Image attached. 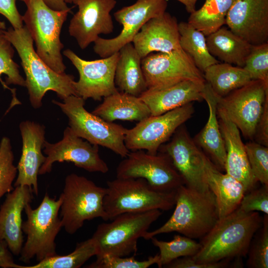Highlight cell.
Segmentation results:
<instances>
[{
	"label": "cell",
	"mask_w": 268,
	"mask_h": 268,
	"mask_svg": "<svg viewBox=\"0 0 268 268\" xmlns=\"http://www.w3.org/2000/svg\"><path fill=\"white\" fill-rule=\"evenodd\" d=\"M97 253L96 244L91 237L77 243L75 249L67 255L57 254L32 266L18 265L17 268H79L90 258L96 256Z\"/></svg>",
	"instance_id": "33"
},
{
	"label": "cell",
	"mask_w": 268,
	"mask_h": 268,
	"mask_svg": "<svg viewBox=\"0 0 268 268\" xmlns=\"http://www.w3.org/2000/svg\"><path fill=\"white\" fill-rule=\"evenodd\" d=\"M214 95L217 107L226 113L246 138L254 139L268 96V85L261 80H252L224 97Z\"/></svg>",
	"instance_id": "12"
},
{
	"label": "cell",
	"mask_w": 268,
	"mask_h": 268,
	"mask_svg": "<svg viewBox=\"0 0 268 268\" xmlns=\"http://www.w3.org/2000/svg\"><path fill=\"white\" fill-rule=\"evenodd\" d=\"M78 10L70 21L68 32L83 50L94 42L100 34L111 33L114 25L111 12L116 0H75Z\"/></svg>",
	"instance_id": "18"
},
{
	"label": "cell",
	"mask_w": 268,
	"mask_h": 268,
	"mask_svg": "<svg viewBox=\"0 0 268 268\" xmlns=\"http://www.w3.org/2000/svg\"><path fill=\"white\" fill-rule=\"evenodd\" d=\"M195 112L192 103L157 116H150L127 129L125 143L130 150H145L156 154L176 130L190 119Z\"/></svg>",
	"instance_id": "11"
},
{
	"label": "cell",
	"mask_w": 268,
	"mask_h": 268,
	"mask_svg": "<svg viewBox=\"0 0 268 268\" xmlns=\"http://www.w3.org/2000/svg\"><path fill=\"white\" fill-rule=\"evenodd\" d=\"M204 168L208 186L215 197L219 219L222 218L239 206L245 194L244 187L230 175L222 173L205 154Z\"/></svg>",
	"instance_id": "25"
},
{
	"label": "cell",
	"mask_w": 268,
	"mask_h": 268,
	"mask_svg": "<svg viewBox=\"0 0 268 268\" xmlns=\"http://www.w3.org/2000/svg\"><path fill=\"white\" fill-rule=\"evenodd\" d=\"M52 102L67 117L69 127L79 137L91 144L107 148L123 158L129 153L125 143L127 129L88 112L82 98L70 95L63 102L55 100Z\"/></svg>",
	"instance_id": "8"
},
{
	"label": "cell",
	"mask_w": 268,
	"mask_h": 268,
	"mask_svg": "<svg viewBox=\"0 0 268 268\" xmlns=\"http://www.w3.org/2000/svg\"><path fill=\"white\" fill-rule=\"evenodd\" d=\"M236 0H205L199 9L190 14L188 22L205 36L225 24L227 14Z\"/></svg>",
	"instance_id": "31"
},
{
	"label": "cell",
	"mask_w": 268,
	"mask_h": 268,
	"mask_svg": "<svg viewBox=\"0 0 268 268\" xmlns=\"http://www.w3.org/2000/svg\"><path fill=\"white\" fill-rule=\"evenodd\" d=\"M185 5L186 11L192 13L196 10V4L198 0H176Z\"/></svg>",
	"instance_id": "47"
},
{
	"label": "cell",
	"mask_w": 268,
	"mask_h": 268,
	"mask_svg": "<svg viewBox=\"0 0 268 268\" xmlns=\"http://www.w3.org/2000/svg\"><path fill=\"white\" fill-rule=\"evenodd\" d=\"M217 114L226 152L225 171L243 184L246 193L256 188L258 182L251 170L240 132L226 113L217 107Z\"/></svg>",
	"instance_id": "22"
},
{
	"label": "cell",
	"mask_w": 268,
	"mask_h": 268,
	"mask_svg": "<svg viewBox=\"0 0 268 268\" xmlns=\"http://www.w3.org/2000/svg\"><path fill=\"white\" fill-rule=\"evenodd\" d=\"M6 26L3 21H0V34L3 33V31L5 30Z\"/></svg>",
	"instance_id": "48"
},
{
	"label": "cell",
	"mask_w": 268,
	"mask_h": 268,
	"mask_svg": "<svg viewBox=\"0 0 268 268\" xmlns=\"http://www.w3.org/2000/svg\"><path fill=\"white\" fill-rule=\"evenodd\" d=\"M159 255L149 257L147 260L138 261L134 257H119L105 255L96 258L94 262L87 266L88 268H147L159 264Z\"/></svg>",
	"instance_id": "40"
},
{
	"label": "cell",
	"mask_w": 268,
	"mask_h": 268,
	"mask_svg": "<svg viewBox=\"0 0 268 268\" xmlns=\"http://www.w3.org/2000/svg\"><path fill=\"white\" fill-rule=\"evenodd\" d=\"M63 54L78 72L79 79L74 84L77 96L85 100L91 98L100 101L119 91L115 83L119 52L93 61L84 60L70 49L65 50Z\"/></svg>",
	"instance_id": "16"
},
{
	"label": "cell",
	"mask_w": 268,
	"mask_h": 268,
	"mask_svg": "<svg viewBox=\"0 0 268 268\" xmlns=\"http://www.w3.org/2000/svg\"><path fill=\"white\" fill-rule=\"evenodd\" d=\"M203 73L205 82L218 97H224L252 80L243 67L225 63L213 64Z\"/></svg>",
	"instance_id": "30"
},
{
	"label": "cell",
	"mask_w": 268,
	"mask_h": 268,
	"mask_svg": "<svg viewBox=\"0 0 268 268\" xmlns=\"http://www.w3.org/2000/svg\"><path fill=\"white\" fill-rule=\"evenodd\" d=\"M147 89L164 88L185 80L205 82L203 72L182 49L150 53L141 59Z\"/></svg>",
	"instance_id": "13"
},
{
	"label": "cell",
	"mask_w": 268,
	"mask_h": 268,
	"mask_svg": "<svg viewBox=\"0 0 268 268\" xmlns=\"http://www.w3.org/2000/svg\"><path fill=\"white\" fill-rule=\"evenodd\" d=\"M247 255L248 268H268V214H265L261 226L252 238Z\"/></svg>",
	"instance_id": "36"
},
{
	"label": "cell",
	"mask_w": 268,
	"mask_h": 268,
	"mask_svg": "<svg viewBox=\"0 0 268 268\" xmlns=\"http://www.w3.org/2000/svg\"><path fill=\"white\" fill-rule=\"evenodd\" d=\"M75 0H64L65 2L66 3H74V2L75 1Z\"/></svg>",
	"instance_id": "49"
},
{
	"label": "cell",
	"mask_w": 268,
	"mask_h": 268,
	"mask_svg": "<svg viewBox=\"0 0 268 268\" xmlns=\"http://www.w3.org/2000/svg\"><path fill=\"white\" fill-rule=\"evenodd\" d=\"M44 148L47 156L39 169V175L50 172L56 162H71L76 167L91 172L106 173L109 171L108 165L100 156L99 146L84 141L69 127L65 130L61 140L55 143L45 140Z\"/></svg>",
	"instance_id": "15"
},
{
	"label": "cell",
	"mask_w": 268,
	"mask_h": 268,
	"mask_svg": "<svg viewBox=\"0 0 268 268\" xmlns=\"http://www.w3.org/2000/svg\"><path fill=\"white\" fill-rule=\"evenodd\" d=\"M227 261L213 263H200L194 261L192 256L177 258L163 267L168 268H223L229 266Z\"/></svg>",
	"instance_id": "42"
},
{
	"label": "cell",
	"mask_w": 268,
	"mask_h": 268,
	"mask_svg": "<svg viewBox=\"0 0 268 268\" xmlns=\"http://www.w3.org/2000/svg\"><path fill=\"white\" fill-rule=\"evenodd\" d=\"M62 197L52 198L46 193L39 205L33 209L27 203L24 210L27 219L22 222V230L27 236L20 260L28 263L34 257L39 262L57 255L55 239L63 227L59 217Z\"/></svg>",
	"instance_id": "6"
},
{
	"label": "cell",
	"mask_w": 268,
	"mask_h": 268,
	"mask_svg": "<svg viewBox=\"0 0 268 268\" xmlns=\"http://www.w3.org/2000/svg\"><path fill=\"white\" fill-rule=\"evenodd\" d=\"M159 209L121 214L109 223L99 224L92 238L97 246L96 258L105 255L119 257L135 254L137 241L161 215Z\"/></svg>",
	"instance_id": "7"
},
{
	"label": "cell",
	"mask_w": 268,
	"mask_h": 268,
	"mask_svg": "<svg viewBox=\"0 0 268 268\" xmlns=\"http://www.w3.org/2000/svg\"><path fill=\"white\" fill-rule=\"evenodd\" d=\"M251 170L258 181L268 186V146L256 141L245 144Z\"/></svg>",
	"instance_id": "38"
},
{
	"label": "cell",
	"mask_w": 268,
	"mask_h": 268,
	"mask_svg": "<svg viewBox=\"0 0 268 268\" xmlns=\"http://www.w3.org/2000/svg\"><path fill=\"white\" fill-rule=\"evenodd\" d=\"M92 113L109 122L117 120L139 122L151 116L139 97L121 91L104 97Z\"/></svg>",
	"instance_id": "27"
},
{
	"label": "cell",
	"mask_w": 268,
	"mask_h": 268,
	"mask_svg": "<svg viewBox=\"0 0 268 268\" xmlns=\"http://www.w3.org/2000/svg\"><path fill=\"white\" fill-rule=\"evenodd\" d=\"M239 208L246 212L261 211L268 214V186L263 185L246 193Z\"/></svg>",
	"instance_id": "41"
},
{
	"label": "cell",
	"mask_w": 268,
	"mask_h": 268,
	"mask_svg": "<svg viewBox=\"0 0 268 268\" xmlns=\"http://www.w3.org/2000/svg\"><path fill=\"white\" fill-rule=\"evenodd\" d=\"M106 193V188L96 185L84 176L75 173L68 175L61 194L62 202L60 209L65 231L72 235L83 226L86 220L98 217L103 220Z\"/></svg>",
	"instance_id": "9"
},
{
	"label": "cell",
	"mask_w": 268,
	"mask_h": 268,
	"mask_svg": "<svg viewBox=\"0 0 268 268\" xmlns=\"http://www.w3.org/2000/svg\"><path fill=\"white\" fill-rule=\"evenodd\" d=\"M13 160L10 140L7 137H3L0 142V200L14 189L12 183L17 169L13 164Z\"/></svg>",
	"instance_id": "37"
},
{
	"label": "cell",
	"mask_w": 268,
	"mask_h": 268,
	"mask_svg": "<svg viewBox=\"0 0 268 268\" xmlns=\"http://www.w3.org/2000/svg\"><path fill=\"white\" fill-rule=\"evenodd\" d=\"M262 222L259 212H246L238 207L219 219L201 238V248L192 256L193 259L197 263H213L246 257L252 238Z\"/></svg>",
	"instance_id": "1"
},
{
	"label": "cell",
	"mask_w": 268,
	"mask_h": 268,
	"mask_svg": "<svg viewBox=\"0 0 268 268\" xmlns=\"http://www.w3.org/2000/svg\"><path fill=\"white\" fill-rule=\"evenodd\" d=\"M19 129L22 140V154L17 166L18 176L14 187L28 186L38 196V175L46 160L42 152L45 141V127L26 121L21 122Z\"/></svg>",
	"instance_id": "20"
},
{
	"label": "cell",
	"mask_w": 268,
	"mask_h": 268,
	"mask_svg": "<svg viewBox=\"0 0 268 268\" xmlns=\"http://www.w3.org/2000/svg\"><path fill=\"white\" fill-rule=\"evenodd\" d=\"M12 46L3 34H0V82L4 88L12 92L15 105L20 103L15 97L14 90L7 85L25 87V80L20 74L18 65L13 60L14 51Z\"/></svg>",
	"instance_id": "35"
},
{
	"label": "cell",
	"mask_w": 268,
	"mask_h": 268,
	"mask_svg": "<svg viewBox=\"0 0 268 268\" xmlns=\"http://www.w3.org/2000/svg\"><path fill=\"white\" fill-rule=\"evenodd\" d=\"M254 139L257 142L268 146V96L266 98L264 109L256 127Z\"/></svg>",
	"instance_id": "44"
},
{
	"label": "cell",
	"mask_w": 268,
	"mask_h": 268,
	"mask_svg": "<svg viewBox=\"0 0 268 268\" xmlns=\"http://www.w3.org/2000/svg\"><path fill=\"white\" fill-rule=\"evenodd\" d=\"M107 185L103 200L104 221L127 212L169 210L175 204L177 190L157 191L142 178H117L108 181Z\"/></svg>",
	"instance_id": "4"
},
{
	"label": "cell",
	"mask_w": 268,
	"mask_h": 268,
	"mask_svg": "<svg viewBox=\"0 0 268 268\" xmlns=\"http://www.w3.org/2000/svg\"><path fill=\"white\" fill-rule=\"evenodd\" d=\"M167 5V0H136L134 4L118 10L114 16L122 25L121 32L111 39L99 37L94 42V51L102 58L118 52L124 45L132 42L147 21L166 12Z\"/></svg>",
	"instance_id": "14"
},
{
	"label": "cell",
	"mask_w": 268,
	"mask_h": 268,
	"mask_svg": "<svg viewBox=\"0 0 268 268\" xmlns=\"http://www.w3.org/2000/svg\"><path fill=\"white\" fill-rule=\"evenodd\" d=\"M23 1L24 0H19ZM50 8L56 10H64L71 9L67 6L64 0H43Z\"/></svg>",
	"instance_id": "46"
},
{
	"label": "cell",
	"mask_w": 268,
	"mask_h": 268,
	"mask_svg": "<svg viewBox=\"0 0 268 268\" xmlns=\"http://www.w3.org/2000/svg\"><path fill=\"white\" fill-rule=\"evenodd\" d=\"M202 96L208 106L209 116L205 125L193 139L220 171L225 170L226 152L218 123L217 101L210 86L206 82Z\"/></svg>",
	"instance_id": "26"
},
{
	"label": "cell",
	"mask_w": 268,
	"mask_h": 268,
	"mask_svg": "<svg viewBox=\"0 0 268 268\" xmlns=\"http://www.w3.org/2000/svg\"><path fill=\"white\" fill-rule=\"evenodd\" d=\"M132 42L141 59L154 52L165 53L181 49L176 18L166 11L150 19L142 26Z\"/></svg>",
	"instance_id": "21"
},
{
	"label": "cell",
	"mask_w": 268,
	"mask_h": 268,
	"mask_svg": "<svg viewBox=\"0 0 268 268\" xmlns=\"http://www.w3.org/2000/svg\"><path fill=\"white\" fill-rule=\"evenodd\" d=\"M225 24L253 46L268 43V0H236Z\"/></svg>",
	"instance_id": "19"
},
{
	"label": "cell",
	"mask_w": 268,
	"mask_h": 268,
	"mask_svg": "<svg viewBox=\"0 0 268 268\" xmlns=\"http://www.w3.org/2000/svg\"><path fill=\"white\" fill-rule=\"evenodd\" d=\"M118 178H142L154 189L161 192L176 191L185 185L182 176L165 153L152 154L144 150L132 151L118 165Z\"/></svg>",
	"instance_id": "10"
},
{
	"label": "cell",
	"mask_w": 268,
	"mask_h": 268,
	"mask_svg": "<svg viewBox=\"0 0 268 268\" xmlns=\"http://www.w3.org/2000/svg\"><path fill=\"white\" fill-rule=\"evenodd\" d=\"M159 150L167 154L182 176L185 185L201 192L209 191L204 168V153L196 144L184 124Z\"/></svg>",
	"instance_id": "17"
},
{
	"label": "cell",
	"mask_w": 268,
	"mask_h": 268,
	"mask_svg": "<svg viewBox=\"0 0 268 268\" xmlns=\"http://www.w3.org/2000/svg\"><path fill=\"white\" fill-rule=\"evenodd\" d=\"M115 83L121 92L139 97L147 89L140 57L132 43L127 44L119 51Z\"/></svg>",
	"instance_id": "28"
},
{
	"label": "cell",
	"mask_w": 268,
	"mask_h": 268,
	"mask_svg": "<svg viewBox=\"0 0 268 268\" xmlns=\"http://www.w3.org/2000/svg\"><path fill=\"white\" fill-rule=\"evenodd\" d=\"M205 82L185 80L160 89H147L139 98L157 116L194 101L203 100Z\"/></svg>",
	"instance_id": "24"
},
{
	"label": "cell",
	"mask_w": 268,
	"mask_h": 268,
	"mask_svg": "<svg viewBox=\"0 0 268 268\" xmlns=\"http://www.w3.org/2000/svg\"><path fill=\"white\" fill-rule=\"evenodd\" d=\"M180 46L193 59L197 67L202 72L208 67L219 61L212 56L207 48L206 36L188 22L178 23Z\"/></svg>",
	"instance_id": "32"
},
{
	"label": "cell",
	"mask_w": 268,
	"mask_h": 268,
	"mask_svg": "<svg viewBox=\"0 0 268 268\" xmlns=\"http://www.w3.org/2000/svg\"><path fill=\"white\" fill-rule=\"evenodd\" d=\"M175 210L161 227L147 231L143 238L177 232L191 239H201L216 224L219 215L215 197L210 191L201 192L185 185L176 191Z\"/></svg>",
	"instance_id": "3"
},
{
	"label": "cell",
	"mask_w": 268,
	"mask_h": 268,
	"mask_svg": "<svg viewBox=\"0 0 268 268\" xmlns=\"http://www.w3.org/2000/svg\"><path fill=\"white\" fill-rule=\"evenodd\" d=\"M26 10L23 21L34 41L36 53L51 68L59 73H65L60 40L63 25L71 9L54 10L43 0H24Z\"/></svg>",
	"instance_id": "5"
},
{
	"label": "cell",
	"mask_w": 268,
	"mask_h": 268,
	"mask_svg": "<svg viewBox=\"0 0 268 268\" xmlns=\"http://www.w3.org/2000/svg\"><path fill=\"white\" fill-rule=\"evenodd\" d=\"M210 54L223 63L243 67L253 45L225 27L206 36Z\"/></svg>",
	"instance_id": "29"
},
{
	"label": "cell",
	"mask_w": 268,
	"mask_h": 268,
	"mask_svg": "<svg viewBox=\"0 0 268 268\" xmlns=\"http://www.w3.org/2000/svg\"><path fill=\"white\" fill-rule=\"evenodd\" d=\"M11 252L5 241H0V267L3 268H16Z\"/></svg>",
	"instance_id": "45"
},
{
	"label": "cell",
	"mask_w": 268,
	"mask_h": 268,
	"mask_svg": "<svg viewBox=\"0 0 268 268\" xmlns=\"http://www.w3.org/2000/svg\"><path fill=\"white\" fill-rule=\"evenodd\" d=\"M0 14L8 20L14 29L24 26L22 16L16 7V0H0Z\"/></svg>",
	"instance_id": "43"
},
{
	"label": "cell",
	"mask_w": 268,
	"mask_h": 268,
	"mask_svg": "<svg viewBox=\"0 0 268 268\" xmlns=\"http://www.w3.org/2000/svg\"><path fill=\"white\" fill-rule=\"evenodd\" d=\"M152 243L160 251L158 268L163 267L172 261L182 257L193 256L201 248L198 243L185 236L175 235L170 241L158 240L155 236L151 239Z\"/></svg>",
	"instance_id": "34"
},
{
	"label": "cell",
	"mask_w": 268,
	"mask_h": 268,
	"mask_svg": "<svg viewBox=\"0 0 268 268\" xmlns=\"http://www.w3.org/2000/svg\"><path fill=\"white\" fill-rule=\"evenodd\" d=\"M2 34L20 58L26 76L25 87L34 108L42 106L43 98L49 90L55 91L62 100L70 95L77 96L74 77L65 72L59 73L45 63L34 50L33 39L25 26L19 29L10 27Z\"/></svg>",
	"instance_id": "2"
},
{
	"label": "cell",
	"mask_w": 268,
	"mask_h": 268,
	"mask_svg": "<svg viewBox=\"0 0 268 268\" xmlns=\"http://www.w3.org/2000/svg\"><path fill=\"white\" fill-rule=\"evenodd\" d=\"M243 67L252 80H261L268 85V43L253 46Z\"/></svg>",
	"instance_id": "39"
},
{
	"label": "cell",
	"mask_w": 268,
	"mask_h": 268,
	"mask_svg": "<svg viewBox=\"0 0 268 268\" xmlns=\"http://www.w3.org/2000/svg\"><path fill=\"white\" fill-rule=\"evenodd\" d=\"M28 186H17L7 193L0 207V241H5L11 253L20 255L23 243L22 212L33 198Z\"/></svg>",
	"instance_id": "23"
}]
</instances>
